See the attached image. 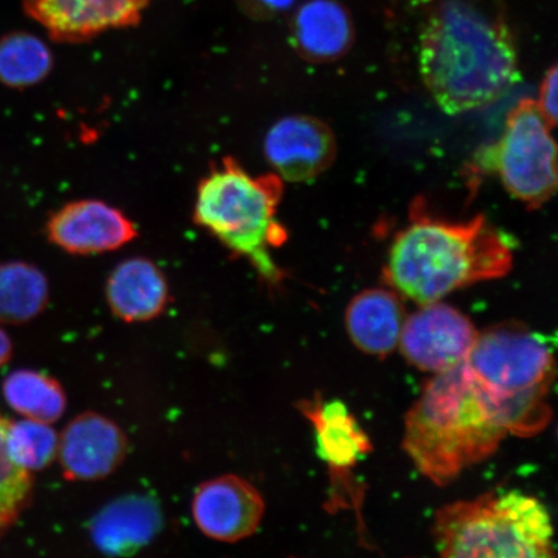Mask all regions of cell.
<instances>
[{
    "instance_id": "6da1fadb",
    "label": "cell",
    "mask_w": 558,
    "mask_h": 558,
    "mask_svg": "<svg viewBox=\"0 0 558 558\" xmlns=\"http://www.w3.org/2000/svg\"><path fill=\"white\" fill-rule=\"evenodd\" d=\"M418 68L445 113H469L498 101L518 82V48L499 13L476 0H439L421 33Z\"/></svg>"
},
{
    "instance_id": "7a4b0ae2",
    "label": "cell",
    "mask_w": 558,
    "mask_h": 558,
    "mask_svg": "<svg viewBox=\"0 0 558 558\" xmlns=\"http://www.w3.org/2000/svg\"><path fill=\"white\" fill-rule=\"evenodd\" d=\"M512 265L511 244L485 216L451 222L415 206L410 225L395 236L384 276L397 294L425 305L505 277Z\"/></svg>"
},
{
    "instance_id": "3957f363",
    "label": "cell",
    "mask_w": 558,
    "mask_h": 558,
    "mask_svg": "<svg viewBox=\"0 0 558 558\" xmlns=\"http://www.w3.org/2000/svg\"><path fill=\"white\" fill-rule=\"evenodd\" d=\"M508 436L464 362L436 374L404 417L403 450L417 471L446 486L494 456Z\"/></svg>"
},
{
    "instance_id": "277c9868",
    "label": "cell",
    "mask_w": 558,
    "mask_h": 558,
    "mask_svg": "<svg viewBox=\"0 0 558 558\" xmlns=\"http://www.w3.org/2000/svg\"><path fill=\"white\" fill-rule=\"evenodd\" d=\"M464 365L508 435L530 437L546 429L555 357L543 335L521 324L494 326L478 332Z\"/></svg>"
},
{
    "instance_id": "5b68a950",
    "label": "cell",
    "mask_w": 558,
    "mask_h": 558,
    "mask_svg": "<svg viewBox=\"0 0 558 558\" xmlns=\"http://www.w3.org/2000/svg\"><path fill=\"white\" fill-rule=\"evenodd\" d=\"M277 173L254 177L227 157L201 181L193 220L233 254L247 257L271 281L281 277L269 250L288 240L277 221L283 193Z\"/></svg>"
},
{
    "instance_id": "8992f818",
    "label": "cell",
    "mask_w": 558,
    "mask_h": 558,
    "mask_svg": "<svg viewBox=\"0 0 558 558\" xmlns=\"http://www.w3.org/2000/svg\"><path fill=\"white\" fill-rule=\"evenodd\" d=\"M434 538L446 558L556 556L547 507L518 490L486 493L438 509Z\"/></svg>"
},
{
    "instance_id": "52a82bcc",
    "label": "cell",
    "mask_w": 558,
    "mask_h": 558,
    "mask_svg": "<svg viewBox=\"0 0 558 558\" xmlns=\"http://www.w3.org/2000/svg\"><path fill=\"white\" fill-rule=\"evenodd\" d=\"M538 105L523 99L509 111L504 135L478 155L484 170L498 174L512 197L541 207L557 191V148Z\"/></svg>"
},
{
    "instance_id": "ba28073f",
    "label": "cell",
    "mask_w": 558,
    "mask_h": 558,
    "mask_svg": "<svg viewBox=\"0 0 558 558\" xmlns=\"http://www.w3.org/2000/svg\"><path fill=\"white\" fill-rule=\"evenodd\" d=\"M421 306L404 320L399 344L404 359L435 374L462 364L478 337L472 320L441 302Z\"/></svg>"
},
{
    "instance_id": "9c48e42d",
    "label": "cell",
    "mask_w": 558,
    "mask_h": 558,
    "mask_svg": "<svg viewBox=\"0 0 558 558\" xmlns=\"http://www.w3.org/2000/svg\"><path fill=\"white\" fill-rule=\"evenodd\" d=\"M150 0H23L27 16L59 44H83L111 29L136 26Z\"/></svg>"
},
{
    "instance_id": "30bf717a",
    "label": "cell",
    "mask_w": 558,
    "mask_h": 558,
    "mask_svg": "<svg viewBox=\"0 0 558 558\" xmlns=\"http://www.w3.org/2000/svg\"><path fill=\"white\" fill-rule=\"evenodd\" d=\"M338 143L325 122L311 116L282 118L264 140V156L282 180L303 183L319 177L333 165Z\"/></svg>"
},
{
    "instance_id": "8fae6325",
    "label": "cell",
    "mask_w": 558,
    "mask_h": 558,
    "mask_svg": "<svg viewBox=\"0 0 558 558\" xmlns=\"http://www.w3.org/2000/svg\"><path fill=\"white\" fill-rule=\"evenodd\" d=\"M195 525L208 538L236 543L254 535L265 513L262 494L248 481L226 474L202 484L194 494Z\"/></svg>"
},
{
    "instance_id": "7c38bea8",
    "label": "cell",
    "mask_w": 558,
    "mask_h": 558,
    "mask_svg": "<svg viewBox=\"0 0 558 558\" xmlns=\"http://www.w3.org/2000/svg\"><path fill=\"white\" fill-rule=\"evenodd\" d=\"M47 236L74 255L108 253L134 241L137 230L121 209L102 201L70 202L47 222Z\"/></svg>"
},
{
    "instance_id": "4fadbf2b",
    "label": "cell",
    "mask_w": 558,
    "mask_h": 558,
    "mask_svg": "<svg viewBox=\"0 0 558 558\" xmlns=\"http://www.w3.org/2000/svg\"><path fill=\"white\" fill-rule=\"evenodd\" d=\"M128 438L110 418L97 413L76 416L59 438L62 472L72 481L110 476L128 453Z\"/></svg>"
},
{
    "instance_id": "5bb4252c",
    "label": "cell",
    "mask_w": 558,
    "mask_h": 558,
    "mask_svg": "<svg viewBox=\"0 0 558 558\" xmlns=\"http://www.w3.org/2000/svg\"><path fill=\"white\" fill-rule=\"evenodd\" d=\"M290 33L295 51L314 64L344 58L355 37L351 12L339 0H306L292 16Z\"/></svg>"
},
{
    "instance_id": "9a60e30c",
    "label": "cell",
    "mask_w": 558,
    "mask_h": 558,
    "mask_svg": "<svg viewBox=\"0 0 558 558\" xmlns=\"http://www.w3.org/2000/svg\"><path fill=\"white\" fill-rule=\"evenodd\" d=\"M105 292L111 312L124 323L155 319L170 300L169 283L162 270L145 257H131L118 264Z\"/></svg>"
},
{
    "instance_id": "2e32d148",
    "label": "cell",
    "mask_w": 558,
    "mask_h": 558,
    "mask_svg": "<svg viewBox=\"0 0 558 558\" xmlns=\"http://www.w3.org/2000/svg\"><path fill=\"white\" fill-rule=\"evenodd\" d=\"M404 308L397 292L372 289L352 299L345 312V326L360 351L386 357L400 344Z\"/></svg>"
},
{
    "instance_id": "e0dca14e",
    "label": "cell",
    "mask_w": 558,
    "mask_h": 558,
    "mask_svg": "<svg viewBox=\"0 0 558 558\" xmlns=\"http://www.w3.org/2000/svg\"><path fill=\"white\" fill-rule=\"evenodd\" d=\"M160 523L162 515L155 500L134 495L105 507L93 521L90 534L104 554L128 556L155 538Z\"/></svg>"
},
{
    "instance_id": "ac0fdd59",
    "label": "cell",
    "mask_w": 558,
    "mask_h": 558,
    "mask_svg": "<svg viewBox=\"0 0 558 558\" xmlns=\"http://www.w3.org/2000/svg\"><path fill=\"white\" fill-rule=\"evenodd\" d=\"M316 428L320 457L335 469H348L372 451L367 436L343 403L319 400L302 404Z\"/></svg>"
},
{
    "instance_id": "d6986e66",
    "label": "cell",
    "mask_w": 558,
    "mask_h": 558,
    "mask_svg": "<svg viewBox=\"0 0 558 558\" xmlns=\"http://www.w3.org/2000/svg\"><path fill=\"white\" fill-rule=\"evenodd\" d=\"M47 278L25 262L0 264V323L21 325L39 316L48 303Z\"/></svg>"
},
{
    "instance_id": "ffe728a7",
    "label": "cell",
    "mask_w": 558,
    "mask_h": 558,
    "mask_svg": "<svg viewBox=\"0 0 558 558\" xmlns=\"http://www.w3.org/2000/svg\"><path fill=\"white\" fill-rule=\"evenodd\" d=\"M10 407L32 421L58 422L66 409V396L58 380L33 369H19L3 384Z\"/></svg>"
},
{
    "instance_id": "44dd1931",
    "label": "cell",
    "mask_w": 558,
    "mask_h": 558,
    "mask_svg": "<svg viewBox=\"0 0 558 558\" xmlns=\"http://www.w3.org/2000/svg\"><path fill=\"white\" fill-rule=\"evenodd\" d=\"M53 56L44 40L27 32H13L0 39V83L11 88L38 85L50 75Z\"/></svg>"
},
{
    "instance_id": "7402d4cb",
    "label": "cell",
    "mask_w": 558,
    "mask_h": 558,
    "mask_svg": "<svg viewBox=\"0 0 558 558\" xmlns=\"http://www.w3.org/2000/svg\"><path fill=\"white\" fill-rule=\"evenodd\" d=\"M5 449L13 463L29 472L40 471L58 457L59 437L50 424L26 417L9 423Z\"/></svg>"
},
{
    "instance_id": "603a6c76",
    "label": "cell",
    "mask_w": 558,
    "mask_h": 558,
    "mask_svg": "<svg viewBox=\"0 0 558 558\" xmlns=\"http://www.w3.org/2000/svg\"><path fill=\"white\" fill-rule=\"evenodd\" d=\"M9 423L0 416V536L15 525L29 504L33 480L31 472L13 463L5 449Z\"/></svg>"
},
{
    "instance_id": "cb8c5ba5",
    "label": "cell",
    "mask_w": 558,
    "mask_h": 558,
    "mask_svg": "<svg viewBox=\"0 0 558 558\" xmlns=\"http://www.w3.org/2000/svg\"><path fill=\"white\" fill-rule=\"evenodd\" d=\"M557 66L554 65L544 76L539 90V100L536 101L541 113L553 128L557 123Z\"/></svg>"
},
{
    "instance_id": "d4e9b609",
    "label": "cell",
    "mask_w": 558,
    "mask_h": 558,
    "mask_svg": "<svg viewBox=\"0 0 558 558\" xmlns=\"http://www.w3.org/2000/svg\"><path fill=\"white\" fill-rule=\"evenodd\" d=\"M296 0H240L241 5L251 16L269 19L291 10Z\"/></svg>"
},
{
    "instance_id": "484cf974",
    "label": "cell",
    "mask_w": 558,
    "mask_h": 558,
    "mask_svg": "<svg viewBox=\"0 0 558 558\" xmlns=\"http://www.w3.org/2000/svg\"><path fill=\"white\" fill-rule=\"evenodd\" d=\"M12 355V341L2 329H0V366L7 364Z\"/></svg>"
}]
</instances>
